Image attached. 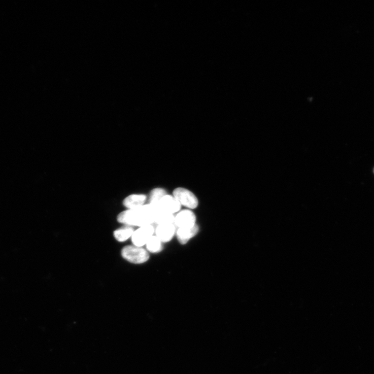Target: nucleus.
<instances>
[{
    "mask_svg": "<svg viewBox=\"0 0 374 374\" xmlns=\"http://www.w3.org/2000/svg\"><path fill=\"white\" fill-rule=\"evenodd\" d=\"M157 209L155 206L148 204L120 213L118 222L130 226L141 227L155 223Z\"/></svg>",
    "mask_w": 374,
    "mask_h": 374,
    "instance_id": "nucleus-1",
    "label": "nucleus"
},
{
    "mask_svg": "<svg viewBox=\"0 0 374 374\" xmlns=\"http://www.w3.org/2000/svg\"><path fill=\"white\" fill-rule=\"evenodd\" d=\"M121 255L126 260L134 264L145 263L150 257L147 250L134 245L124 247L121 251Z\"/></svg>",
    "mask_w": 374,
    "mask_h": 374,
    "instance_id": "nucleus-2",
    "label": "nucleus"
},
{
    "mask_svg": "<svg viewBox=\"0 0 374 374\" xmlns=\"http://www.w3.org/2000/svg\"><path fill=\"white\" fill-rule=\"evenodd\" d=\"M173 196L181 205L190 209H194L198 206V200L195 195L189 190L178 188L173 191Z\"/></svg>",
    "mask_w": 374,
    "mask_h": 374,
    "instance_id": "nucleus-3",
    "label": "nucleus"
},
{
    "mask_svg": "<svg viewBox=\"0 0 374 374\" xmlns=\"http://www.w3.org/2000/svg\"><path fill=\"white\" fill-rule=\"evenodd\" d=\"M155 232V229L152 225L140 227L131 237L132 244L135 246L143 247L146 245Z\"/></svg>",
    "mask_w": 374,
    "mask_h": 374,
    "instance_id": "nucleus-4",
    "label": "nucleus"
},
{
    "mask_svg": "<svg viewBox=\"0 0 374 374\" xmlns=\"http://www.w3.org/2000/svg\"><path fill=\"white\" fill-rule=\"evenodd\" d=\"M174 224L178 228L193 227L196 225V216L194 213L189 210L180 211L175 216Z\"/></svg>",
    "mask_w": 374,
    "mask_h": 374,
    "instance_id": "nucleus-5",
    "label": "nucleus"
},
{
    "mask_svg": "<svg viewBox=\"0 0 374 374\" xmlns=\"http://www.w3.org/2000/svg\"><path fill=\"white\" fill-rule=\"evenodd\" d=\"M155 206L161 211L174 215L175 213H179L182 206L180 203L175 199L174 196L166 195Z\"/></svg>",
    "mask_w": 374,
    "mask_h": 374,
    "instance_id": "nucleus-6",
    "label": "nucleus"
},
{
    "mask_svg": "<svg viewBox=\"0 0 374 374\" xmlns=\"http://www.w3.org/2000/svg\"><path fill=\"white\" fill-rule=\"evenodd\" d=\"M177 227L174 224L158 225L155 229L156 235L162 243H168L177 232Z\"/></svg>",
    "mask_w": 374,
    "mask_h": 374,
    "instance_id": "nucleus-7",
    "label": "nucleus"
},
{
    "mask_svg": "<svg viewBox=\"0 0 374 374\" xmlns=\"http://www.w3.org/2000/svg\"><path fill=\"white\" fill-rule=\"evenodd\" d=\"M199 230V227L196 225L189 228H178L176 235H177L179 243L182 245H185L197 234Z\"/></svg>",
    "mask_w": 374,
    "mask_h": 374,
    "instance_id": "nucleus-8",
    "label": "nucleus"
},
{
    "mask_svg": "<svg viewBox=\"0 0 374 374\" xmlns=\"http://www.w3.org/2000/svg\"><path fill=\"white\" fill-rule=\"evenodd\" d=\"M147 196L144 194H132L128 196L123 201V205L128 210L134 209L145 205Z\"/></svg>",
    "mask_w": 374,
    "mask_h": 374,
    "instance_id": "nucleus-9",
    "label": "nucleus"
},
{
    "mask_svg": "<svg viewBox=\"0 0 374 374\" xmlns=\"http://www.w3.org/2000/svg\"><path fill=\"white\" fill-rule=\"evenodd\" d=\"M135 230L133 227L125 225L116 230L114 232L115 239L119 242H124L131 237Z\"/></svg>",
    "mask_w": 374,
    "mask_h": 374,
    "instance_id": "nucleus-10",
    "label": "nucleus"
},
{
    "mask_svg": "<svg viewBox=\"0 0 374 374\" xmlns=\"http://www.w3.org/2000/svg\"><path fill=\"white\" fill-rule=\"evenodd\" d=\"M146 246L147 251L151 253H158L163 249V243L156 235H153Z\"/></svg>",
    "mask_w": 374,
    "mask_h": 374,
    "instance_id": "nucleus-11",
    "label": "nucleus"
},
{
    "mask_svg": "<svg viewBox=\"0 0 374 374\" xmlns=\"http://www.w3.org/2000/svg\"><path fill=\"white\" fill-rule=\"evenodd\" d=\"M166 195L167 192L164 189L160 188L154 189L150 194L148 204L151 205L158 204Z\"/></svg>",
    "mask_w": 374,
    "mask_h": 374,
    "instance_id": "nucleus-12",
    "label": "nucleus"
}]
</instances>
